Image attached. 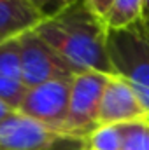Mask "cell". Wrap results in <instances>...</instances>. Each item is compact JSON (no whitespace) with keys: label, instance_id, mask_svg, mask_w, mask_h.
Wrapping results in <instances>:
<instances>
[{"label":"cell","instance_id":"18","mask_svg":"<svg viewBox=\"0 0 149 150\" xmlns=\"http://www.w3.org/2000/svg\"><path fill=\"white\" fill-rule=\"evenodd\" d=\"M146 26H148V30H149V23H146Z\"/></svg>","mask_w":149,"mask_h":150},{"label":"cell","instance_id":"19","mask_svg":"<svg viewBox=\"0 0 149 150\" xmlns=\"http://www.w3.org/2000/svg\"><path fill=\"white\" fill-rule=\"evenodd\" d=\"M88 150H90V149H88Z\"/></svg>","mask_w":149,"mask_h":150},{"label":"cell","instance_id":"8","mask_svg":"<svg viewBox=\"0 0 149 150\" xmlns=\"http://www.w3.org/2000/svg\"><path fill=\"white\" fill-rule=\"evenodd\" d=\"M46 14L32 0H0V44L34 32Z\"/></svg>","mask_w":149,"mask_h":150},{"label":"cell","instance_id":"12","mask_svg":"<svg viewBox=\"0 0 149 150\" xmlns=\"http://www.w3.org/2000/svg\"><path fill=\"white\" fill-rule=\"evenodd\" d=\"M121 150H149V122L125 124Z\"/></svg>","mask_w":149,"mask_h":150},{"label":"cell","instance_id":"1","mask_svg":"<svg viewBox=\"0 0 149 150\" xmlns=\"http://www.w3.org/2000/svg\"><path fill=\"white\" fill-rule=\"evenodd\" d=\"M35 33L63 58L75 74L116 75L107 52L109 30L86 0H79L46 18L35 28Z\"/></svg>","mask_w":149,"mask_h":150},{"label":"cell","instance_id":"6","mask_svg":"<svg viewBox=\"0 0 149 150\" xmlns=\"http://www.w3.org/2000/svg\"><path fill=\"white\" fill-rule=\"evenodd\" d=\"M70 80H51L30 87L18 107V112L49 126L58 131H65L70 100Z\"/></svg>","mask_w":149,"mask_h":150},{"label":"cell","instance_id":"9","mask_svg":"<svg viewBox=\"0 0 149 150\" xmlns=\"http://www.w3.org/2000/svg\"><path fill=\"white\" fill-rule=\"evenodd\" d=\"M28 87L23 79L18 40L0 44V100L18 112Z\"/></svg>","mask_w":149,"mask_h":150},{"label":"cell","instance_id":"4","mask_svg":"<svg viewBox=\"0 0 149 150\" xmlns=\"http://www.w3.org/2000/svg\"><path fill=\"white\" fill-rule=\"evenodd\" d=\"M109 77L111 75L98 72H82L74 75L70 84L65 133L88 138L98 127V108Z\"/></svg>","mask_w":149,"mask_h":150},{"label":"cell","instance_id":"14","mask_svg":"<svg viewBox=\"0 0 149 150\" xmlns=\"http://www.w3.org/2000/svg\"><path fill=\"white\" fill-rule=\"evenodd\" d=\"M86 4L90 5V9H91L97 16H100V18L104 19L105 14H107V11L111 9L112 0H86Z\"/></svg>","mask_w":149,"mask_h":150},{"label":"cell","instance_id":"16","mask_svg":"<svg viewBox=\"0 0 149 150\" xmlns=\"http://www.w3.org/2000/svg\"><path fill=\"white\" fill-rule=\"evenodd\" d=\"M142 21L149 23V0H142Z\"/></svg>","mask_w":149,"mask_h":150},{"label":"cell","instance_id":"2","mask_svg":"<svg viewBox=\"0 0 149 150\" xmlns=\"http://www.w3.org/2000/svg\"><path fill=\"white\" fill-rule=\"evenodd\" d=\"M107 52L114 74L125 79L149 115V30L139 21L123 30H109Z\"/></svg>","mask_w":149,"mask_h":150},{"label":"cell","instance_id":"3","mask_svg":"<svg viewBox=\"0 0 149 150\" xmlns=\"http://www.w3.org/2000/svg\"><path fill=\"white\" fill-rule=\"evenodd\" d=\"M0 150H88V138L12 113L0 122Z\"/></svg>","mask_w":149,"mask_h":150},{"label":"cell","instance_id":"15","mask_svg":"<svg viewBox=\"0 0 149 150\" xmlns=\"http://www.w3.org/2000/svg\"><path fill=\"white\" fill-rule=\"evenodd\" d=\"M12 113H16V110H14L12 107H9L7 103H4V101L0 100V122H2V120H5L7 117H11Z\"/></svg>","mask_w":149,"mask_h":150},{"label":"cell","instance_id":"7","mask_svg":"<svg viewBox=\"0 0 149 150\" xmlns=\"http://www.w3.org/2000/svg\"><path fill=\"white\" fill-rule=\"evenodd\" d=\"M98 126L112 124H133L149 122V115L139 98L135 96L130 84L119 75H111L107 79L100 108H98Z\"/></svg>","mask_w":149,"mask_h":150},{"label":"cell","instance_id":"10","mask_svg":"<svg viewBox=\"0 0 149 150\" xmlns=\"http://www.w3.org/2000/svg\"><path fill=\"white\" fill-rule=\"evenodd\" d=\"M142 21V0H112L104 23L107 30H123Z\"/></svg>","mask_w":149,"mask_h":150},{"label":"cell","instance_id":"13","mask_svg":"<svg viewBox=\"0 0 149 150\" xmlns=\"http://www.w3.org/2000/svg\"><path fill=\"white\" fill-rule=\"evenodd\" d=\"M75 2H79V0H42V12L46 14V18H49V16L67 9L69 5H72Z\"/></svg>","mask_w":149,"mask_h":150},{"label":"cell","instance_id":"17","mask_svg":"<svg viewBox=\"0 0 149 150\" xmlns=\"http://www.w3.org/2000/svg\"><path fill=\"white\" fill-rule=\"evenodd\" d=\"M32 2H34V4H35V5H37L39 9H40V11H42V0H32Z\"/></svg>","mask_w":149,"mask_h":150},{"label":"cell","instance_id":"11","mask_svg":"<svg viewBox=\"0 0 149 150\" xmlns=\"http://www.w3.org/2000/svg\"><path fill=\"white\" fill-rule=\"evenodd\" d=\"M125 138V124L98 126L88 136L90 150H121Z\"/></svg>","mask_w":149,"mask_h":150},{"label":"cell","instance_id":"5","mask_svg":"<svg viewBox=\"0 0 149 150\" xmlns=\"http://www.w3.org/2000/svg\"><path fill=\"white\" fill-rule=\"evenodd\" d=\"M18 40L21 70L27 87H35L51 80H70L75 72L63 58L34 32L21 35Z\"/></svg>","mask_w":149,"mask_h":150}]
</instances>
